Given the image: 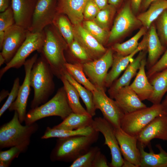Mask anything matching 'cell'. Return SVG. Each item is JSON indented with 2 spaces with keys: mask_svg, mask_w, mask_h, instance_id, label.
<instances>
[{
  "mask_svg": "<svg viewBox=\"0 0 167 167\" xmlns=\"http://www.w3.org/2000/svg\"><path fill=\"white\" fill-rule=\"evenodd\" d=\"M45 39L40 53L49 65L54 75L60 79L66 71L67 62L64 54L68 45L57 28L52 24L46 27Z\"/></svg>",
  "mask_w": 167,
  "mask_h": 167,
  "instance_id": "obj_1",
  "label": "cell"
},
{
  "mask_svg": "<svg viewBox=\"0 0 167 167\" xmlns=\"http://www.w3.org/2000/svg\"><path fill=\"white\" fill-rule=\"evenodd\" d=\"M99 132L88 135H77L58 138L50 156L52 161L73 162L86 153L98 140Z\"/></svg>",
  "mask_w": 167,
  "mask_h": 167,
  "instance_id": "obj_2",
  "label": "cell"
},
{
  "mask_svg": "<svg viewBox=\"0 0 167 167\" xmlns=\"http://www.w3.org/2000/svg\"><path fill=\"white\" fill-rule=\"evenodd\" d=\"M54 75L49 65L41 55L33 64L30 73V86L34 93L31 103V109L46 102L54 92Z\"/></svg>",
  "mask_w": 167,
  "mask_h": 167,
  "instance_id": "obj_3",
  "label": "cell"
},
{
  "mask_svg": "<svg viewBox=\"0 0 167 167\" xmlns=\"http://www.w3.org/2000/svg\"><path fill=\"white\" fill-rule=\"evenodd\" d=\"M14 111L12 119L0 128L1 149L15 146L28 148L31 136L38 129L36 122L31 125H22L17 111Z\"/></svg>",
  "mask_w": 167,
  "mask_h": 167,
  "instance_id": "obj_4",
  "label": "cell"
},
{
  "mask_svg": "<svg viewBox=\"0 0 167 167\" xmlns=\"http://www.w3.org/2000/svg\"><path fill=\"white\" fill-rule=\"evenodd\" d=\"M73 112L68 101L63 86L59 88L55 95L49 100L27 113L25 125H31L43 118L57 116L63 120Z\"/></svg>",
  "mask_w": 167,
  "mask_h": 167,
  "instance_id": "obj_5",
  "label": "cell"
},
{
  "mask_svg": "<svg viewBox=\"0 0 167 167\" xmlns=\"http://www.w3.org/2000/svg\"><path fill=\"white\" fill-rule=\"evenodd\" d=\"M164 114L161 103L153 104L150 107L125 114L121 121L120 127L126 133L137 137L154 118Z\"/></svg>",
  "mask_w": 167,
  "mask_h": 167,
  "instance_id": "obj_6",
  "label": "cell"
},
{
  "mask_svg": "<svg viewBox=\"0 0 167 167\" xmlns=\"http://www.w3.org/2000/svg\"><path fill=\"white\" fill-rule=\"evenodd\" d=\"M45 39L44 30L33 32L28 31L24 41L12 59L0 70V78L11 68L18 69L24 65L26 59L33 52L41 53Z\"/></svg>",
  "mask_w": 167,
  "mask_h": 167,
  "instance_id": "obj_7",
  "label": "cell"
},
{
  "mask_svg": "<svg viewBox=\"0 0 167 167\" xmlns=\"http://www.w3.org/2000/svg\"><path fill=\"white\" fill-rule=\"evenodd\" d=\"M113 51L112 48L109 49L99 58L82 64L86 76L97 89L105 90V81L112 64Z\"/></svg>",
  "mask_w": 167,
  "mask_h": 167,
  "instance_id": "obj_8",
  "label": "cell"
},
{
  "mask_svg": "<svg viewBox=\"0 0 167 167\" xmlns=\"http://www.w3.org/2000/svg\"><path fill=\"white\" fill-rule=\"evenodd\" d=\"M91 126L95 131L101 133L104 137V144L109 147L111 156L109 166L122 167L123 159L112 125L104 118L98 117L93 119Z\"/></svg>",
  "mask_w": 167,
  "mask_h": 167,
  "instance_id": "obj_9",
  "label": "cell"
},
{
  "mask_svg": "<svg viewBox=\"0 0 167 167\" xmlns=\"http://www.w3.org/2000/svg\"><path fill=\"white\" fill-rule=\"evenodd\" d=\"M92 93L96 109L100 110L103 118L114 128H121V121L125 113L115 101L107 96L105 90L97 88Z\"/></svg>",
  "mask_w": 167,
  "mask_h": 167,
  "instance_id": "obj_10",
  "label": "cell"
},
{
  "mask_svg": "<svg viewBox=\"0 0 167 167\" xmlns=\"http://www.w3.org/2000/svg\"><path fill=\"white\" fill-rule=\"evenodd\" d=\"M56 1V0H37L29 31L41 32L47 26L53 24L58 13Z\"/></svg>",
  "mask_w": 167,
  "mask_h": 167,
  "instance_id": "obj_11",
  "label": "cell"
},
{
  "mask_svg": "<svg viewBox=\"0 0 167 167\" xmlns=\"http://www.w3.org/2000/svg\"><path fill=\"white\" fill-rule=\"evenodd\" d=\"M142 24L134 15L129 2L124 6L116 17L109 32L108 41H114Z\"/></svg>",
  "mask_w": 167,
  "mask_h": 167,
  "instance_id": "obj_12",
  "label": "cell"
},
{
  "mask_svg": "<svg viewBox=\"0 0 167 167\" xmlns=\"http://www.w3.org/2000/svg\"><path fill=\"white\" fill-rule=\"evenodd\" d=\"M37 53L27 60L24 66L25 76L24 81L20 86L18 96L8 109L10 111H17L20 122L24 121L26 115L27 101L30 91V75L33 66L38 58Z\"/></svg>",
  "mask_w": 167,
  "mask_h": 167,
  "instance_id": "obj_13",
  "label": "cell"
},
{
  "mask_svg": "<svg viewBox=\"0 0 167 167\" xmlns=\"http://www.w3.org/2000/svg\"><path fill=\"white\" fill-rule=\"evenodd\" d=\"M28 31L15 24L5 31L1 53L5 58L6 64L12 59L23 44Z\"/></svg>",
  "mask_w": 167,
  "mask_h": 167,
  "instance_id": "obj_14",
  "label": "cell"
},
{
  "mask_svg": "<svg viewBox=\"0 0 167 167\" xmlns=\"http://www.w3.org/2000/svg\"><path fill=\"white\" fill-rule=\"evenodd\" d=\"M138 145L144 148L150 146L151 141L157 139L167 141V115L164 114L154 118L137 136Z\"/></svg>",
  "mask_w": 167,
  "mask_h": 167,
  "instance_id": "obj_15",
  "label": "cell"
},
{
  "mask_svg": "<svg viewBox=\"0 0 167 167\" xmlns=\"http://www.w3.org/2000/svg\"><path fill=\"white\" fill-rule=\"evenodd\" d=\"M114 130L123 159L130 161L136 167H140L141 155L137 146V137L126 133L121 128H114Z\"/></svg>",
  "mask_w": 167,
  "mask_h": 167,
  "instance_id": "obj_16",
  "label": "cell"
},
{
  "mask_svg": "<svg viewBox=\"0 0 167 167\" xmlns=\"http://www.w3.org/2000/svg\"><path fill=\"white\" fill-rule=\"evenodd\" d=\"M73 26L74 39L82 46L92 60L101 57L106 49L81 24Z\"/></svg>",
  "mask_w": 167,
  "mask_h": 167,
  "instance_id": "obj_17",
  "label": "cell"
},
{
  "mask_svg": "<svg viewBox=\"0 0 167 167\" xmlns=\"http://www.w3.org/2000/svg\"><path fill=\"white\" fill-rule=\"evenodd\" d=\"M147 35L145 34L137 48L130 54L123 56L116 53L113 55L111 68L108 72L105 81V88H109L111 85L133 60V58L135 55L141 51L147 49Z\"/></svg>",
  "mask_w": 167,
  "mask_h": 167,
  "instance_id": "obj_18",
  "label": "cell"
},
{
  "mask_svg": "<svg viewBox=\"0 0 167 167\" xmlns=\"http://www.w3.org/2000/svg\"><path fill=\"white\" fill-rule=\"evenodd\" d=\"M112 98L114 99L125 114L147 107L130 85L121 88Z\"/></svg>",
  "mask_w": 167,
  "mask_h": 167,
  "instance_id": "obj_19",
  "label": "cell"
},
{
  "mask_svg": "<svg viewBox=\"0 0 167 167\" xmlns=\"http://www.w3.org/2000/svg\"><path fill=\"white\" fill-rule=\"evenodd\" d=\"M15 24L29 30L37 0H11Z\"/></svg>",
  "mask_w": 167,
  "mask_h": 167,
  "instance_id": "obj_20",
  "label": "cell"
},
{
  "mask_svg": "<svg viewBox=\"0 0 167 167\" xmlns=\"http://www.w3.org/2000/svg\"><path fill=\"white\" fill-rule=\"evenodd\" d=\"M88 0H57V12L66 15L73 25L80 24L84 18V9Z\"/></svg>",
  "mask_w": 167,
  "mask_h": 167,
  "instance_id": "obj_21",
  "label": "cell"
},
{
  "mask_svg": "<svg viewBox=\"0 0 167 167\" xmlns=\"http://www.w3.org/2000/svg\"><path fill=\"white\" fill-rule=\"evenodd\" d=\"M147 50L146 49L140 51L136 58L133 59L125 69L122 76L115 80L109 88L108 93L111 98L121 88L129 85L131 80L139 70L142 60L146 57Z\"/></svg>",
  "mask_w": 167,
  "mask_h": 167,
  "instance_id": "obj_22",
  "label": "cell"
},
{
  "mask_svg": "<svg viewBox=\"0 0 167 167\" xmlns=\"http://www.w3.org/2000/svg\"><path fill=\"white\" fill-rule=\"evenodd\" d=\"M145 57L142 60L135 79L130 85L142 101L148 100L153 91V86L148 80L145 71V66L147 64Z\"/></svg>",
  "mask_w": 167,
  "mask_h": 167,
  "instance_id": "obj_23",
  "label": "cell"
},
{
  "mask_svg": "<svg viewBox=\"0 0 167 167\" xmlns=\"http://www.w3.org/2000/svg\"><path fill=\"white\" fill-rule=\"evenodd\" d=\"M141 155V167H167V152L158 144L156 145L159 153H155L150 146V152H145L142 146L138 145Z\"/></svg>",
  "mask_w": 167,
  "mask_h": 167,
  "instance_id": "obj_24",
  "label": "cell"
},
{
  "mask_svg": "<svg viewBox=\"0 0 167 167\" xmlns=\"http://www.w3.org/2000/svg\"><path fill=\"white\" fill-rule=\"evenodd\" d=\"M147 34V49L148 52V69L158 61L165 47L162 44L155 27L151 25Z\"/></svg>",
  "mask_w": 167,
  "mask_h": 167,
  "instance_id": "obj_25",
  "label": "cell"
},
{
  "mask_svg": "<svg viewBox=\"0 0 167 167\" xmlns=\"http://www.w3.org/2000/svg\"><path fill=\"white\" fill-rule=\"evenodd\" d=\"M149 79L153 91L148 100L153 104H160L167 92V68L156 73Z\"/></svg>",
  "mask_w": 167,
  "mask_h": 167,
  "instance_id": "obj_26",
  "label": "cell"
},
{
  "mask_svg": "<svg viewBox=\"0 0 167 167\" xmlns=\"http://www.w3.org/2000/svg\"><path fill=\"white\" fill-rule=\"evenodd\" d=\"M93 119L89 114H82L72 112L59 124L53 127L68 130H76L91 126Z\"/></svg>",
  "mask_w": 167,
  "mask_h": 167,
  "instance_id": "obj_27",
  "label": "cell"
},
{
  "mask_svg": "<svg viewBox=\"0 0 167 167\" xmlns=\"http://www.w3.org/2000/svg\"><path fill=\"white\" fill-rule=\"evenodd\" d=\"M166 9L167 0H156L150 4L146 11L139 15L137 18L143 27L149 29L152 22Z\"/></svg>",
  "mask_w": 167,
  "mask_h": 167,
  "instance_id": "obj_28",
  "label": "cell"
},
{
  "mask_svg": "<svg viewBox=\"0 0 167 167\" xmlns=\"http://www.w3.org/2000/svg\"><path fill=\"white\" fill-rule=\"evenodd\" d=\"M66 78L75 88L82 99L88 113L92 117L96 114L92 92L76 81L66 71L64 75Z\"/></svg>",
  "mask_w": 167,
  "mask_h": 167,
  "instance_id": "obj_29",
  "label": "cell"
},
{
  "mask_svg": "<svg viewBox=\"0 0 167 167\" xmlns=\"http://www.w3.org/2000/svg\"><path fill=\"white\" fill-rule=\"evenodd\" d=\"M60 79L63 84L68 102L73 112L82 114H89L81 104L79 101V96L75 88L64 75Z\"/></svg>",
  "mask_w": 167,
  "mask_h": 167,
  "instance_id": "obj_30",
  "label": "cell"
},
{
  "mask_svg": "<svg viewBox=\"0 0 167 167\" xmlns=\"http://www.w3.org/2000/svg\"><path fill=\"white\" fill-rule=\"evenodd\" d=\"M95 130L89 126L83 129L68 130L48 127L41 138L46 139L51 138H63L77 135H88L93 133Z\"/></svg>",
  "mask_w": 167,
  "mask_h": 167,
  "instance_id": "obj_31",
  "label": "cell"
},
{
  "mask_svg": "<svg viewBox=\"0 0 167 167\" xmlns=\"http://www.w3.org/2000/svg\"><path fill=\"white\" fill-rule=\"evenodd\" d=\"M147 28H141L132 37L126 41L121 43H117L112 49L117 53L123 56L128 55L133 52L138 47L140 39L146 33Z\"/></svg>",
  "mask_w": 167,
  "mask_h": 167,
  "instance_id": "obj_32",
  "label": "cell"
},
{
  "mask_svg": "<svg viewBox=\"0 0 167 167\" xmlns=\"http://www.w3.org/2000/svg\"><path fill=\"white\" fill-rule=\"evenodd\" d=\"M65 67L67 71L77 82L92 92L97 89L95 86L86 76L82 64L67 62Z\"/></svg>",
  "mask_w": 167,
  "mask_h": 167,
  "instance_id": "obj_33",
  "label": "cell"
},
{
  "mask_svg": "<svg viewBox=\"0 0 167 167\" xmlns=\"http://www.w3.org/2000/svg\"><path fill=\"white\" fill-rule=\"evenodd\" d=\"M70 21L65 15L58 13L53 23V24L58 29L68 46L74 39L73 26L71 25Z\"/></svg>",
  "mask_w": 167,
  "mask_h": 167,
  "instance_id": "obj_34",
  "label": "cell"
},
{
  "mask_svg": "<svg viewBox=\"0 0 167 167\" xmlns=\"http://www.w3.org/2000/svg\"><path fill=\"white\" fill-rule=\"evenodd\" d=\"M82 26L102 45L109 37V33L107 29L101 27L92 20L84 21Z\"/></svg>",
  "mask_w": 167,
  "mask_h": 167,
  "instance_id": "obj_35",
  "label": "cell"
},
{
  "mask_svg": "<svg viewBox=\"0 0 167 167\" xmlns=\"http://www.w3.org/2000/svg\"><path fill=\"white\" fill-rule=\"evenodd\" d=\"M100 151L98 147L92 146L86 153L73 162L69 167H92L95 158Z\"/></svg>",
  "mask_w": 167,
  "mask_h": 167,
  "instance_id": "obj_36",
  "label": "cell"
},
{
  "mask_svg": "<svg viewBox=\"0 0 167 167\" xmlns=\"http://www.w3.org/2000/svg\"><path fill=\"white\" fill-rule=\"evenodd\" d=\"M27 148L22 146L11 147L8 150L0 152V167H8L12 161L21 153L26 151Z\"/></svg>",
  "mask_w": 167,
  "mask_h": 167,
  "instance_id": "obj_37",
  "label": "cell"
},
{
  "mask_svg": "<svg viewBox=\"0 0 167 167\" xmlns=\"http://www.w3.org/2000/svg\"><path fill=\"white\" fill-rule=\"evenodd\" d=\"M114 6L109 4L100 10L93 21L103 28L107 29L114 11Z\"/></svg>",
  "mask_w": 167,
  "mask_h": 167,
  "instance_id": "obj_38",
  "label": "cell"
},
{
  "mask_svg": "<svg viewBox=\"0 0 167 167\" xmlns=\"http://www.w3.org/2000/svg\"><path fill=\"white\" fill-rule=\"evenodd\" d=\"M157 32L162 45L167 47V9L156 19Z\"/></svg>",
  "mask_w": 167,
  "mask_h": 167,
  "instance_id": "obj_39",
  "label": "cell"
},
{
  "mask_svg": "<svg viewBox=\"0 0 167 167\" xmlns=\"http://www.w3.org/2000/svg\"><path fill=\"white\" fill-rule=\"evenodd\" d=\"M70 52L75 58L83 64L92 61L85 49L75 39L68 46Z\"/></svg>",
  "mask_w": 167,
  "mask_h": 167,
  "instance_id": "obj_40",
  "label": "cell"
},
{
  "mask_svg": "<svg viewBox=\"0 0 167 167\" xmlns=\"http://www.w3.org/2000/svg\"><path fill=\"white\" fill-rule=\"evenodd\" d=\"M20 86L19 79V77H17L14 80L12 88L7 100L0 109V117L9 109L11 105L16 99Z\"/></svg>",
  "mask_w": 167,
  "mask_h": 167,
  "instance_id": "obj_41",
  "label": "cell"
},
{
  "mask_svg": "<svg viewBox=\"0 0 167 167\" xmlns=\"http://www.w3.org/2000/svg\"><path fill=\"white\" fill-rule=\"evenodd\" d=\"M15 24L13 11L10 6L0 14V32H5L8 28Z\"/></svg>",
  "mask_w": 167,
  "mask_h": 167,
  "instance_id": "obj_42",
  "label": "cell"
},
{
  "mask_svg": "<svg viewBox=\"0 0 167 167\" xmlns=\"http://www.w3.org/2000/svg\"><path fill=\"white\" fill-rule=\"evenodd\" d=\"M167 68V49L161 58L152 66L149 68L146 73L148 79Z\"/></svg>",
  "mask_w": 167,
  "mask_h": 167,
  "instance_id": "obj_43",
  "label": "cell"
},
{
  "mask_svg": "<svg viewBox=\"0 0 167 167\" xmlns=\"http://www.w3.org/2000/svg\"><path fill=\"white\" fill-rule=\"evenodd\" d=\"M100 10V9L93 0H88L84 9V18L86 20H93Z\"/></svg>",
  "mask_w": 167,
  "mask_h": 167,
  "instance_id": "obj_44",
  "label": "cell"
},
{
  "mask_svg": "<svg viewBox=\"0 0 167 167\" xmlns=\"http://www.w3.org/2000/svg\"><path fill=\"white\" fill-rule=\"evenodd\" d=\"M106 156L100 151L97 154L94 161L92 167H109Z\"/></svg>",
  "mask_w": 167,
  "mask_h": 167,
  "instance_id": "obj_45",
  "label": "cell"
},
{
  "mask_svg": "<svg viewBox=\"0 0 167 167\" xmlns=\"http://www.w3.org/2000/svg\"><path fill=\"white\" fill-rule=\"evenodd\" d=\"M142 0H131V5L134 13L137 12L140 8Z\"/></svg>",
  "mask_w": 167,
  "mask_h": 167,
  "instance_id": "obj_46",
  "label": "cell"
},
{
  "mask_svg": "<svg viewBox=\"0 0 167 167\" xmlns=\"http://www.w3.org/2000/svg\"><path fill=\"white\" fill-rule=\"evenodd\" d=\"M10 0H0V11L3 12L8 9L9 6Z\"/></svg>",
  "mask_w": 167,
  "mask_h": 167,
  "instance_id": "obj_47",
  "label": "cell"
},
{
  "mask_svg": "<svg viewBox=\"0 0 167 167\" xmlns=\"http://www.w3.org/2000/svg\"><path fill=\"white\" fill-rule=\"evenodd\" d=\"M100 10L105 7L108 5V0H93Z\"/></svg>",
  "mask_w": 167,
  "mask_h": 167,
  "instance_id": "obj_48",
  "label": "cell"
},
{
  "mask_svg": "<svg viewBox=\"0 0 167 167\" xmlns=\"http://www.w3.org/2000/svg\"><path fill=\"white\" fill-rule=\"evenodd\" d=\"M155 0H142L140 8H141L143 10H147L150 4Z\"/></svg>",
  "mask_w": 167,
  "mask_h": 167,
  "instance_id": "obj_49",
  "label": "cell"
},
{
  "mask_svg": "<svg viewBox=\"0 0 167 167\" xmlns=\"http://www.w3.org/2000/svg\"><path fill=\"white\" fill-rule=\"evenodd\" d=\"M9 93L7 90L4 89L2 90L0 94V102H2L6 97L8 96Z\"/></svg>",
  "mask_w": 167,
  "mask_h": 167,
  "instance_id": "obj_50",
  "label": "cell"
},
{
  "mask_svg": "<svg viewBox=\"0 0 167 167\" xmlns=\"http://www.w3.org/2000/svg\"><path fill=\"white\" fill-rule=\"evenodd\" d=\"M161 103L165 114L167 115V95Z\"/></svg>",
  "mask_w": 167,
  "mask_h": 167,
  "instance_id": "obj_51",
  "label": "cell"
},
{
  "mask_svg": "<svg viewBox=\"0 0 167 167\" xmlns=\"http://www.w3.org/2000/svg\"><path fill=\"white\" fill-rule=\"evenodd\" d=\"M122 167H136V166L130 162L125 159H123V161L122 165Z\"/></svg>",
  "mask_w": 167,
  "mask_h": 167,
  "instance_id": "obj_52",
  "label": "cell"
},
{
  "mask_svg": "<svg viewBox=\"0 0 167 167\" xmlns=\"http://www.w3.org/2000/svg\"><path fill=\"white\" fill-rule=\"evenodd\" d=\"M121 0H108L109 4L115 6L118 5Z\"/></svg>",
  "mask_w": 167,
  "mask_h": 167,
  "instance_id": "obj_53",
  "label": "cell"
},
{
  "mask_svg": "<svg viewBox=\"0 0 167 167\" xmlns=\"http://www.w3.org/2000/svg\"><path fill=\"white\" fill-rule=\"evenodd\" d=\"M4 63H5V59L0 53V66H1Z\"/></svg>",
  "mask_w": 167,
  "mask_h": 167,
  "instance_id": "obj_54",
  "label": "cell"
}]
</instances>
